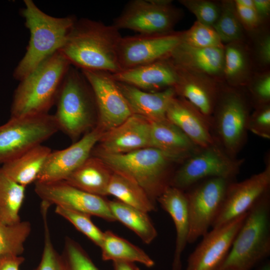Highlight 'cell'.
I'll return each mask as SVG.
<instances>
[{
	"instance_id": "1",
	"label": "cell",
	"mask_w": 270,
	"mask_h": 270,
	"mask_svg": "<svg viewBox=\"0 0 270 270\" xmlns=\"http://www.w3.org/2000/svg\"><path fill=\"white\" fill-rule=\"evenodd\" d=\"M121 38L112 24L82 18L76 20L60 52L80 70L115 74L121 70L118 57Z\"/></svg>"
},
{
	"instance_id": "2",
	"label": "cell",
	"mask_w": 270,
	"mask_h": 270,
	"mask_svg": "<svg viewBox=\"0 0 270 270\" xmlns=\"http://www.w3.org/2000/svg\"><path fill=\"white\" fill-rule=\"evenodd\" d=\"M21 14L30 38L24 56L14 70L13 77L21 80L63 46L76 20L74 16L56 18L40 10L32 0H24Z\"/></svg>"
},
{
	"instance_id": "3",
	"label": "cell",
	"mask_w": 270,
	"mask_h": 270,
	"mask_svg": "<svg viewBox=\"0 0 270 270\" xmlns=\"http://www.w3.org/2000/svg\"><path fill=\"white\" fill-rule=\"evenodd\" d=\"M70 66L58 51L20 80L14 93L10 118L48 114Z\"/></svg>"
},
{
	"instance_id": "4",
	"label": "cell",
	"mask_w": 270,
	"mask_h": 270,
	"mask_svg": "<svg viewBox=\"0 0 270 270\" xmlns=\"http://www.w3.org/2000/svg\"><path fill=\"white\" fill-rule=\"evenodd\" d=\"M92 152L112 172L120 173L139 184L156 204L158 198L170 186L175 172L174 163L180 161L152 147L120 154Z\"/></svg>"
},
{
	"instance_id": "5",
	"label": "cell",
	"mask_w": 270,
	"mask_h": 270,
	"mask_svg": "<svg viewBox=\"0 0 270 270\" xmlns=\"http://www.w3.org/2000/svg\"><path fill=\"white\" fill-rule=\"evenodd\" d=\"M270 255V194L248 212L230 249L218 270H252Z\"/></svg>"
},
{
	"instance_id": "6",
	"label": "cell",
	"mask_w": 270,
	"mask_h": 270,
	"mask_svg": "<svg viewBox=\"0 0 270 270\" xmlns=\"http://www.w3.org/2000/svg\"><path fill=\"white\" fill-rule=\"evenodd\" d=\"M54 114L59 130L75 140L92 126L97 108L92 88L81 70L72 66L56 98Z\"/></svg>"
},
{
	"instance_id": "7",
	"label": "cell",
	"mask_w": 270,
	"mask_h": 270,
	"mask_svg": "<svg viewBox=\"0 0 270 270\" xmlns=\"http://www.w3.org/2000/svg\"><path fill=\"white\" fill-rule=\"evenodd\" d=\"M247 102L234 90H220L210 120L215 142L228 155L236 158L247 137L250 116Z\"/></svg>"
},
{
	"instance_id": "8",
	"label": "cell",
	"mask_w": 270,
	"mask_h": 270,
	"mask_svg": "<svg viewBox=\"0 0 270 270\" xmlns=\"http://www.w3.org/2000/svg\"><path fill=\"white\" fill-rule=\"evenodd\" d=\"M244 162L243 159L231 157L215 142L200 148L186 159L175 170L170 186L185 192L206 178H222L234 180Z\"/></svg>"
},
{
	"instance_id": "9",
	"label": "cell",
	"mask_w": 270,
	"mask_h": 270,
	"mask_svg": "<svg viewBox=\"0 0 270 270\" xmlns=\"http://www.w3.org/2000/svg\"><path fill=\"white\" fill-rule=\"evenodd\" d=\"M58 130L54 115L48 113L10 118L0 126V164L41 144Z\"/></svg>"
},
{
	"instance_id": "10",
	"label": "cell",
	"mask_w": 270,
	"mask_h": 270,
	"mask_svg": "<svg viewBox=\"0 0 270 270\" xmlns=\"http://www.w3.org/2000/svg\"><path fill=\"white\" fill-rule=\"evenodd\" d=\"M182 17L180 10L168 0H133L114 18L112 25L118 30L128 29L139 34H166Z\"/></svg>"
},
{
	"instance_id": "11",
	"label": "cell",
	"mask_w": 270,
	"mask_h": 270,
	"mask_svg": "<svg viewBox=\"0 0 270 270\" xmlns=\"http://www.w3.org/2000/svg\"><path fill=\"white\" fill-rule=\"evenodd\" d=\"M232 180L212 178L194 184L186 193L190 216L188 244L204 236L212 227L222 206Z\"/></svg>"
},
{
	"instance_id": "12",
	"label": "cell",
	"mask_w": 270,
	"mask_h": 270,
	"mask_svg": "<svg viewBox=\"0 0 270 270\" xmlns=\"http://www.w3.org/2000/svg\"><path fill=\"white\" fill-rule=\"evenodd\" d=\"M80 70L94 94L97 108L96 126L104 132L118 126L133 114L112 73Z\"/></svg>"
},
{
	"instance_id": "13",
	"label": "cell",
	"mask_w": 270,
	"mask_h": 270,
	"mask_svg": "<svg viewBox=\"0 0 270 270\" xmlns=\"http://www.w3.org/2000/svg\"><path fill=\"white\" fill-rule=\"evenodd\" d=\"M180 34L173 31L122 36L118 50L121 70L168 58L180 42Z\"/></svg>"
},
{
	"instance_id": "14",
	"label": "cell",
	"mask_w": 270,
	"mask_h": 270,
	"mask_svg": "<svg viewBox=\"0 0 270 270\" xmlns=\"http://www.w3.org/2000/svg\"><path fill=\"white\" fill-rule=\"evenodd\" d=\"M34 191L42 202L96 216L108 222L116 221L108 204L102 196L80 190L65 180L36 182Z\"/></svg>"
},
{
	"instance_id": "15",
	"label": "cell",
	"mask_w": 270,
	"mask_h": 270,
	"mask_svg": "<svg viewBox=\"0 0 270 270\" xmlns=\"http://www.w3.org/2000/svg\"><path fill=\"white\" fill-rule=\"evenodd\" d=\"M270 188V161L264 168L240 182L229 184L221 209L212 227H220L247 213Z\"/></svg>"
},
{
	"instance_id": "16",
	"label": "cell",
	"mask_w": 270,
	"mask_h": 270,
	"mask_svg": "<svg viewBox=\"0 0 270 270\" xmlns=\"http://www.w3.org/2000/svg\"><path fill=\"white\" fill-rule=\"evenodd\" d=\"M247 213L208 232L188 256L186 270H218L226 258Z\"/></svg>"
},
{
	"instance_id": "17",
	"label": "cell",
	"mask_w": 270,
	"mask_h": 270,
	"mask_svg": "<svg viewBox=\"0 0 270 270\" xmlns=\"http://www.w3.org/2000/svg\"><path fill=\"white\" fill-rule=\"evenodd\" d=\"M98 126L68 148L51 152L46 158L36 182L64 180L90 156L104 134Z\"/></svg>"
},
{
	"instance_id": "18",
	"label": "cell",
	"mask_w": 270,
	"mask_h": 270,
	"mask_svg": "<svg viewBox=\"0 0 270 270\" xmlns=\"http://www.w3.org/2000/svg\"><path fill=\"white\" fill-rule=\"evenodd\" d=\"M150 122L132 114L124 122L103 134L99 145L92 152L124 154L150 147Z\"/></svg>"
},
{
	"instance_id": "19",
	"label": "cell",
	"mask_w": 270,
	"mask_h": 270,
	"mask_svg": "<svg viewBox=\"0 0 270 270\" xmlns=\"http://www.w3.org/2000/svg\"><path fill=\"white\" fill-rule=\"evenodd\" d=\"M175 66L178 72V80L174 88L176 95L188 100L210 120L220 92L214 79Z\"/></svg>"
},
{
	"instance_id": "20",
	"label": "cell",
	"mask_w": 270,
	"mask_h": 270,
	"mask_svg": "<svg viewBox=\"0 0 270 270\" xmlns=\"http://www.w3.org/2000/svg\"><path fill=\"white\" fill-rule=\"evenodd\" d=\"M112 75L116 82L150 92L174 88L178 80L176 67L168 58L122 70Z\"/></svg>"
},
{
	"instance_id": "21",
	"label": "cell",
	"mask_w": 270,
	"mask_h": 270,
	"mask_svg": "<svg viewBox=\"0 0 270 270\" xmlns=\"http://www.w3.org/2000/svg\"><path fill=\"white\" fill-rule=\"evenodd\" d=\"M166 117L198 148L215 143L210 120L184 98L175 96L168 105Z\"/></svg>"
},
{
	"instance_id": "22",
	"label": "cell",
	"mask_w": 270,
	"mask_h": 270,
	"mask_svg": "<svg viewBox=\"0 0 270 270\" xmlns=\"http://www.w3.org/2000/svg\"><path fill=\"white\" fill-rule=\"evenodd\" d=\"M168 58L176 66L212 78L223 74L224 48H197L180 42Z\"/></svg>"
},
{
	"instance_id": "23",
	"label": "cell",
	"mask_w": 270,
	"mask_h": 270,
	"mask_svg": "<svg viewBox=\"0 0 270 270\" xmlns=\"http://www.w3.org/2000/svg\"><path fill=\"white\" fill-rule=\"evenodd\" d=\"M162 208L172 217L176 228V239L172 270H181L182 254L187 244L190 230V216L186 193L168 186L157 199Z\"/></svg>"
},
{
	"instance_id": "24",
	"label": "cell",
	"mask_w": 270,
	"mask_h": 270,
	"mask_svg": "<svg viewBox=\"0 0 270 270\" xmlns=\"http://www.w3.org/2000/svg\"><path fill=\"white\" fill-rule=\"evenodd\" d=\"M116 82L133 114L142 116L150 122L166 118L168 105L176 96L173 88L150 92Z\"/></svg>"
},
{
	"instance_id": "25",
	"label": "cell",
	"mask_w": 270,
	"mask_h": 270,
	"mask_svg": "<svg viewBox=\"0 0 270 270\" xmlns=\"http://www.w3.org/2000/svg\"><path fill=\"white\" fill-rule=\"evenodd\" d=\"M150 147L165 152L180 161H184L200 148L167 118L150 122Z\"/></svg>"
},
{
	"instance_id": "26",
	"label": "cell",
	"mask_w": 270,
	"mask_h": 270,
	"mask_svg": "<svg viewBox=\"0 0 270 270\" xmlns=\"http://www.w3.org/2000/svg\"><path fill=\"white\" fill-rule=\"evenodd\" d=\"M112 174L100 159L90 156L64 180L84 192L103 197L107 195Z\"/></svg>"
},
{
	"instance_id": "27",
	"label": "cell",
	"mask_w": 270,
	"mask_h": 270,
	"mask_svg": "<svg viewBox=\"0 0 270 270\" xmlns=\"http://www.w3.org/2000/svg\"><path fill=\"white\" fill-rule=\"evenodd\" d=\"M51 152L50 148L41 144L2 164L0 168L12 180L26 187L36 180Z\"/></svg>"
},
{
	"instance_id": "28",
	"label": "cell",
	"mask_w": 270,
	"mask_h": 270,
	"mask_svg": "<svg viewBox=\"0 0 270 270\" xmlns=\"http://www.w3.org/2000/svg\"><path fill=\"white\" fill-rule=\"evenodd\" d=\"M116 220L133 231L146 244L157 236V231L148 212L128 205L118 200H108Z\"/></svg>"
},
{
	"instance_id": "29",
	"label": "cell",
	"mask_w": 270,
	"mask_h": 270,
	"mask_svg": "<svg viewBox=\"0 0 270 270\" xmlns=\"http://www.w3.org/2000/svg\"><path fill=\"white\" fill-rule=\"evenodd\" d=\"M100 248L104 261L138 262L148 268L154 265V261L142 250L110 230L104 232Z\"/></svg>"
},
{
	"instance_id": "30",
	"label": "cell",
	"mask_w": 270,
	"mask_h": 270,
	"mask_svg": "<svg viewBox=\"0 0 270 270\" xmlns=\"http://www.w3.org/2000/svg\"><path fill=\"white\" fill-rule=\"evenodd\" d=\"M107 195L113 196L118 200L146 212L156 209V204L139 184L116 172H112Z\"/></svg>"
},
{
	"instance_id": "31",
	"label": "cell",
	"mask_w": 270,
	"mask_h": 270,
	"mask_svg": "<svg viewBox=\"0 0 270 270\" xmlns=\"http://www.w3.org/2000/svg\"><path fill=\"white\" fill-rule=\"evenodd\" d=\"M26 186L8 176L0 168V222L13 224L21 221L19 212Z\"/></svg>"
},
{
	"instance_id": "32",
	"label": "cell",
	"mask_w": 270,
	"mask_h": 270,
	"mask_svg": "<svg viewBox=\"0 0 270 270\" xmlns=\"http://www.w3.org/2000/svg\"><path fill=\"white\" fill-rule=\"evenodd\" d=\"M250 60L248 52L240 42L224 46L223 74L232 86L244 85L248 80Z\"/></svg>"
},
{
	"instance_id": "33",
	"label": "cell",
	"mask_w": 270,
	"mask_h": 270,
	"mask_svg": "<svg viewBox=\"0 0 270 270\" xmlns=\"http://www.w3.org/2000/svg\"><path fill=\"white\" fill-rule=\"evenodd\" d=\"M31 230V224L28 221H20L13 224L0 222V256H21Z\"/></svg>"
},
{
	"instance_id": "34",
	"label": "cell",
	"mask_w": 270,
	"mask_h": 270,
	"mask_svg": "<svg viewBox=\"0 0 270 270\" xmlns=\"http://www.w3.org/2000/svg\"><path fill=\"white\" fill-rule=\"evenodd\" d=\"M213 28L222 43L228 44L242 40V26L237 16L234 2H222L220 16Z\"/></svg>"
},
{
	"instance_id": "35",
	"label": "cell",
	"mask_w": 270,
	"mask_h": 270,
	"mask_svg": "<svg viewBox=\"0 0 270 270\" xmlns=\"http://www.w3.org/2000/svg\"><path fill=\"white\" fill-rule=\"evenodd\" d=\"M180 42L197 48H224L214 28L197 20L189 29L181 32Z\"/></svg>"
},
{
	"instance_id": "36",
	"label": "cell",
	"mask_w": 270,
	"mask_h": 270,
	"mask_svg": "<svg viewBox=\"0 0 270 270\" xmlns=\"http://www.w3.org/2000/svg\"><path fill=\"white\" fill-rule=\"evenodd\" d=\"M55 212L68 220L78 231L100 247L104 232L93 223L90 215L60 206H56Z\"/></svg>"
},
{
	"instance_id": "37",
	"label": "cell",
	"mask_w": 270,
	"mask_h": 270,
	"mask_svg": "<svg viewBox=\"0 0 270 270\" xmlns=\"http://www.w3.org/2000/svg\"><path fill=\"white\" fill-rule=\"evenodd\" d=\"M60 257L64 270H100L82 246L69 238Z\"/></svg>"
},
{
	"instance_id": "38",
	"label": "cell",
	"mask_w": 270,
	"mask_h": 270,
	"mask_svg": "<svg viewBox=\"0 0 270 270\" xmlns=\"http://www.w3.org/2000/svg\"><path fill=\"white\" fill-rule=\"evenodd\" d=\"M50 206L41 204V212L44 227V246L40 262L34 270H64L60 257L54 248L48 222V210Z\"/></svg>"
},
{
	"instance_id": "39",
	"label": "cell",
	"mask_w": 270,
	"mask_h": 270,
	"mask_svg": "<svg viewBox=\"0 0 270 270\" xmlns=\"http://www.w3.org/2000/svg\"><path fill=\"white\" fill-rule=\"evenodd\" d=\"M179 2L196 16L197 21L212 27L220 14V6L212 1L180 0Z\"/></svg>"
},
{
	"instance_id": "40",
	"label": "cell",
	"mask_w": 270,
	"mask_h": 270,
	"mask_svg": "<svg viewBox=\"0 0 270 270\" xmlns=\"http://www.w3.org/2000/svg\"><path fill=\"white\" fill-rule=\"evenodd\" d=\"M248 130L263 138H270V104L256 106L255 110L250 114Z\"/></svg>"
},
{
	"instance_id": "41",
	"label": "cell",
	"mask_w": 270,
	"mask_h": 270,
	"mask_svg": "<svg viewBox=\"0 0 270 270\" xmlns=\"http://www.w3.org/2000/svg\"><path fill=\"white\" fill-rule=\"evenodd\" d=\"M250 91L256 106L270 104V74H262L256 78L250 86Z\"/></svg>"
},
{
	"instance_id": "42",
	"label": "cell",
	"mask_w": 270,
	"mask_h": 270,
	"mask_svg": "<svg viewBox=\"0 0 270 270\" xmlns=\"http://www.w3.org/2000/svg\"><path fill=\"white\" fill-rule=\"evenodd\" d=\"M234 5L237 16L242 25L249 30L258 27L260 20L254 8H245L234 2Z\"/></svg>"
},
{
	"instance_id": "43",
	"label": "cell",
	"mask_w": 270,
	"mask_h": 270,
	"mask_svg": "<svg viewBox=\"0 0 270 270\" xmlns=\"http://www.w3.org/2000/svg\"><path fill=\"white\" fill-rule=\"evenodd\" d=\"M257 56L260 62L268 66L270 63V36L266 34L259 40L256 50Z\"/></svg>"
},
{
	"instance_id": "44",
	"label": "cell",
	"mask_w": 270,
	"mask_h": 270,
	"mask_svg": "<svg viewBox=\"0 0 270 270\" xmlns=\"http://www.w3.org/2000/svg\"><path fill=\"white\" fill-rule=\"evenodd\" d=\"M24 261L21 256L4 254L0 256V270H20Z\"/></svg>"
},
{
	"instance_id": "45",
	"label": "cell",
	"mask_w": 270,
	"mask_h": 270,
	"mask_svg": "<svg viewBox=\"0 0 270 270\" xmlns=\"http://www.w3.org/2000/svg\"><path fill=\"white\" fill-rule=\"evenodd\" d=\"M254 9L260 20L268 17L270 12V0H253Z\"/></svg>"
},
{
	"instance_id": "46",
	"label": "cell",
	"mask_w": 270,
	"mask_h": 270,
	"mask_svg": "<svg viewBox=\"0 0 270 270\" xmlns=\"http://www.w3.org/2000/svg\"><path fill=\"white\" fill-rule=\"evenodd\" d=\"M114 270H140L133 262L116 260L113 262Z\"/></svg>"
},
{
	"instance_id": "47",
	"label": "cell",
	"mask_w": 270,
	"mask_h": 270,
	"mask_svg": "<svg viewBox=\"0 0 270 270\" xmlns=\"http://www.w3.org/2000/svg\"><path fill=\"white\" fill-rule=\"evenodd\" d=\"M234 2L245 8H254L253 0H236Z\"/></svg>"
},
{
	"instance_id": "48",
	"label": "cell",
	"mask_w": 270,
	"mask_h": 270,
	"mask_svg": "<svg viewBox=\"0 0 270 270\" xmlns=\"http://www.w3.org/2000/svg\"><path fill=\"white\" fill-rule=\"evenodd\" d=\"M256 270H270V261L266 260L264 262H262V264L258 266Z\"/></svg>"
}]
</instances>
